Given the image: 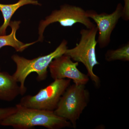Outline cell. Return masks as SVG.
Here are the masks:
<instances>
[{
  "label": "cell",
  "instance_id": "6da1fadb",
  "mask_svg": "<svg viewBox=\"0 0 129 129\" xmlns=\"http://www.w3.org/2000/svg\"><path fill=\"white\" fill-rule=\"evenodd\" d=\"M16 111L0 123V125L15 129H29L42 126L48 129L73 128L69 121L58 116L54 111L29 108L16 104Z\"/></svg>",
  "mask_w": 129,
  "mask_h": 129
},
{
  "label": "cell",
  "instance_id": "7a4b0ae2",
  "mask_svg": "<svg viewBox=\"0 0 129 129\" xmlns=\"http://www.w3.org/2000/svg\"><path fill=\"white\" fill-rule=\"evenodd\" d=\"M68 41L63 40L53 51L31 60L17 54L12 56V59L16 65V71L12 75L15 80L20 84L22 95L27 91L25 82L28 76L32 73H35L37 74L38 81L46 79L48 76L47 69L50 63L54 58L64 54L68 49Z\"/></svg>",
  "mask_w": 129,
  "mask_h": 129
},
{
  "label": "cell",
  "instance_id": "3957f363",
  "mask_svg": "<svg viewBox=\"0 0 129 129\" xmlns=\"http://www.w3.org/2000/svg\"><path fill=\"white\" fill-rule=\"evenodd\" d=\"M98 31L96 24L90 28L81 29L78 44L74 48L67 49L64 54L69 56L74 61L82 63L86 68L87 75L98 88L100 85V79L93 72L95 66L100 64L97 59L96 52Z\"/></svg>",
  "mask_w": 129,
  "mask_h": 129
},
{
  "label": "cell",
  "instance_id": "277c9868",
  "mask_svg": "<svg viewBox=\"0 0 129 129\" xmlns=\"http://www.w3.org/2000/svg\"><path fill=\"white\" fill-rule=\"evenodd\" d=\"M90 93L85 85H70L60 98L54 112L72 124L76 128L77 122L88 106Z\"/></svg>",
  "mask_w": 129,
  "mask_h": 129
},
{
  "label": "cell",
  "instance_id": "5b68a950",
  "mask_svg": "<svg viewBox=\"0 0 129 129\" xmlns=\"http://www.w3.org/2000/svg\"><path fill=\"white\" fill-rule=\"evenodd\" d=\"M71 81L67 79L54 80L34 95H27L22 97L19 104L29 108L54 111Z\"/></svg>",
  "mask_w": 129,
  "mask_h": 129
},
{
  "label": "cell",
  "instance_id": "8992f818",
  "mask_svg": "<svg viewBox=\"0 0 129 129\" xmlns=\"http://www.w3.org/2000/svg\"><path fill=\"white\" fill-rule=\"evenodd\" d=\"M58 22L62 27H72L77 23L83 24L86 28H90L95 25L88 17L86 11L77 6L64 4L60 9L55 10L42 20L39 27V37L34 44L44 40V33L47 27L51 24Z\"/></svg>",
  "mask_w": 129,
  "mask_h": 129
},
{
  "label": "cell",
  "instance_id": "52a82bcc",
  "mask_svg": "<svg viewBox=\"0 0 129 129\" xmlns=\"http://www.w3.org/2000/svg\"><path fill=\"white\" fill-rule=\"evenodd\" d=\"M123 8L122 4L118 3L115 11L111 14L105 12L98 14L93 10L86 11L88 17L96 24L98 32L96 41L100 48H106L110 44L112 32L122 17Z\"/></svg>",
  "mask_w": 129,
  "mask_h": 129
},
{
  "label": "cell",
  "instance_id": "ba28073f",
  "mask_svg": "<svg viewBox=\"0 0 129 129\" xmlns=\"http://www.w3.org/2000/svg\"><path fill=\"white\" fill-rule=\"evenodd\" d=\"M79 62L63 55L54 58L49 65L51 77L53 80L69 79L77 85H85L89 80L87 75L78 68Z\"/></svg>",
  "mask_w": 129,
  "mask_h": 129
},
{
  "label": "cell",
  "instance_id": "9c48e42d",
  "mask_svg": "<svg viewBox=\"0 0 129 129\" xmlns=\"http://www.w3.org/2000/svg\"><path fill=\"white\" fill-rule=\"evenodd\" d=\"M22 95L20 85L12 75L0 71V100L11 102Z\"/></svg>",
  "mask_w": 129,
  "mask_h": 129
},
{
  "label": "cell",
  "instance_id": "30bf717a",
  "mask_svg": "<svg viewBox=\"0 0 129 129\" xmlns=\"http://www.w3.org/2000/svg\"><path fill=\"white\" fill-rule=\"evenodd\" d=\"M27 5H41L36 0H19L16 3L9 5L0 3V11L4 18V23L0 27V35H6L7 28L9 25L12 17L17 10L19 8Z\"/></svg>",
  "mask_w": 129,
  "mask_h": 129
},
{
  "label": "cell",
  "instance_id": "8fae6325",
  "mask_svg": "<svg viewBox=\"0 0 129 129\" xmlns=\"http://www.w3.org/2000/svg\"><path fill=\"white\" fill-rule=\"evenodd\" d=\"M21 22L20 21H10L9 25L11 28V32L8 35H0V49L3 47L9 46L14 48L17 51L22 52L32 45V43L24 44L16 37V32Z\"/></svg>",
  "mask_w": 129,
  "mask_h": 129
},
{
  "label": "cell",
  "instance_id": "7c38bea8",
  "mask_svg": "<svg viewBox=\"0 0 129 129\" xmlns=\"http://www.w3.org/2000/svg\"><path fill=\"white\" fill-rule=\"evenodd\" d=\"M107 61L112 62L120 60L123 61H129V43L123 45L115 50H109L105 55Z\"/></svg>",
  "mask_w": 129,
  "mask_h": 129
},
{
  "label": "cell",
  "instance_id": "4fadbf2b",
  "mask_svg": "<svg viewBox=\"0 0 129 129\" xmlns=\"http://www.w3.org/2000/svg\"><path fill=\"white\" fill-rule=\"evenodd\" d=\"M16 111V106L0 108V123L6 118L15 112Z\"/></svg>",
  "mask_w": 129,
  "mask_h": 129
},
{
  "label": "cell",
  "instance_id": "5bb4252c",
  "mask_svg": "<svg viewBox=\"0 0 129 129\" xmlns=\"http://www.w3.org/2000/svg\"><path fill=\"white\" fill-rule=\"evenodd\" d=\"M124 6L123 8V13L121 18L125 21L129 19V0H124Z\"/></svg>",
  "mask_w": 129,
  "mask_h": 129
},
{
  "label": "cell",
  "instance_id": "9a60e30c",
  "mask_svg": "<svg viewBox=\"0 0 129 129\" xmlns=\"http://www.w3.org/2000/svg\"><path fill=\"white\" fill-rule=\"evenodd\" d=\"M1 67H0V71H1Z\"/></svg>",
  "mask_w": 129,
  "mask_h": 129
}]
</instances>
